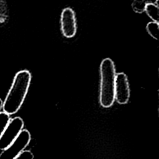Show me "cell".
<instances>
[{"mask_svg": "<svg viewBox=\"0 0 159 159\" xmlns=\"http://www.w3.org/2000/svg\"><path fill=\"white\" fill-rule=\"evenodd\" d=\"M61 29L66 38L74 37L76 33V21L73 10L70 7L65 8L61 14Z\"/></svg>", "mask_w": 159, "mask_h": 159, "instance_id": "6", "label": "cell"}, {"mask_svg": "<svg viewBox=\"0 0 159 159\" xmlns=\"http://www.w3.org/2000/svg\"><path fill=\"white\" fill-rule=\"evenodd\" d=\"M2 103H3V102H2V99L0 98V111H1V108L2 107Z\"/></svg>", "mask_w": 159, "mask_h": 159, "instance_id": "13", "label": "cell"}, {"mask_svg": "<svg viewBox=\"0 0 159 159\" xmlns=\"http://www.w3.org/2000/svg\"><path fill=\"white\" fill-rule=\"evenodd\" d=\"M9 11L6 0H0V27L4 26L8 22Z\"/></svg>", "mask_w": 159, "mask_h": 159, "instance_id": "8", "label": "cell"}, {"mask_svg": "<svg viewBox=\"0 0 159 159\" xmlns=\"http://www.w3.org/2000/svg\"><path fill=\"white\" fill-rule=\"evenodd\" d=\"M14 159H34V155L29 150H23Z\"/></svg>", "mask_w": 159, "mask_h": 159, "instance_id": "12", "label": "cell"}, {"mask_svg": "<svg viewBox=\"0 0 159 159\" xmlns=\"http://www.w3.org/2000/svg\"><path fill=\"white\" fill-rule=\"evenodd\" d=\"M130 98V88L127 75L119 73L116 75L115 99L120 104L127 103Z\"/></svg>", "mask_w": 159, "mask_h": 159, "instance_id": "5", "label": "cell"}, {"mask_svg": "<svg viewBox=\"0 0 159 159\" xmlns=\"http://www.w3.org/2000/svg\"><path fill=\"white\" fill-rule=\"evenodd\" d=\"M148 34L153 39L157 40L159 35V24L158 22L151 21L146 26Z\"/></svg>", "mask_w": 159, "mask_h": 159, "instance_id": "9", "label": "cell"}, {"mask_svg": "<svg viewBox=\"0 0 159 159\" xmlns=\"http://www.w3.org/2000/svg\"><path fill=\"white\" fill-rule=\"evenodd\" d=\"M146 2L144 0H134L132 7L133 10L137 13H142L145 11Z\"/></svg>", "mask_w": 159, "mask_h": 159, "instance_id": "11", "label": "cell"}, {"mask_svg": "<svg viewBox=\"0 0 159 159\" xmlns=\"http://www.w3.org/2000/svg\"><path fill=\"white\" fill-rule=\"evenodd\" d=\"M24 121L20 117L10 119L0 137V150L6 148L19 135L24 127Z\"/></svg>", "mask_w": 159, "mask_h": 159, "instance_id": "4", "label": "cell"}, {"mask_svg": "<svg viewBox=\"0 0 159 159\" xmlns=\"http://www.w3.org/2000/svg\"><path fill=\"white\" fill-rule=\"evenodd\" d=\"M32 76L29 71H18L2 103L3 111L9 115L16 114L21 107L27 94Z\"/></svg>", "mask_w": 159, "mask_h": 159, "instance_id": "1", "label": "cell"}, {"mask_svg": "<svg viewBox=\"0 0 159 159\" xmlns=\"http://www.w3.org/2000/svg\"><path fill=\"white\" fill-rule=\"evenodd\" d=\"M10 115L3 112H0V137L10 120Z\"/></svg>", "mask_w": 159, "mask_h": 159, "instance_id": "10", "label": "cell"}, {"mask_svg": "<svg viewBox=\"0 0 159 159\" xmlns=\"http://www.w3.org/2000/svg\"><path fill=\"white\" fill-rule=\"evenodd\" d=\"M147 15L152 21L158 22L159 20V7L158 4L155 2H148L146 4L145 11Z\"/></svg>", "mask_w": 159, "mask_h": 159, "instance_id": "7", "label": "cell"}, {"mask_svg": "<svg viewBox=\"0 0 159 159\" xmlns=\"http://www.w3.org/2000/svg\"><path fill=\"white\" fill-rule=\"evenodd\" d=\"M116 75L113 61L109 58L102 60L100 65L99 102L103 107H110L114 102Z\"/></svg>", "mask_w": 159, "mask_h": 159, "instance_id": "2", "label": "cell"}, {"mask_svg": "<svg viewBox=\"0 0 159 159\" xmlns=\"http://www.w3.org/2000/svg\"><path fill=\"white\" fill-rule=\"evenodd\" d=\"M31 136L26 130H22L16 139L0 154V159H14L21 152L24 150L30 143Z\"/></svg>", "mask_w": 159, "mask_h": 159, "instance_id": "3", "label": "cell"}]
</instances>
